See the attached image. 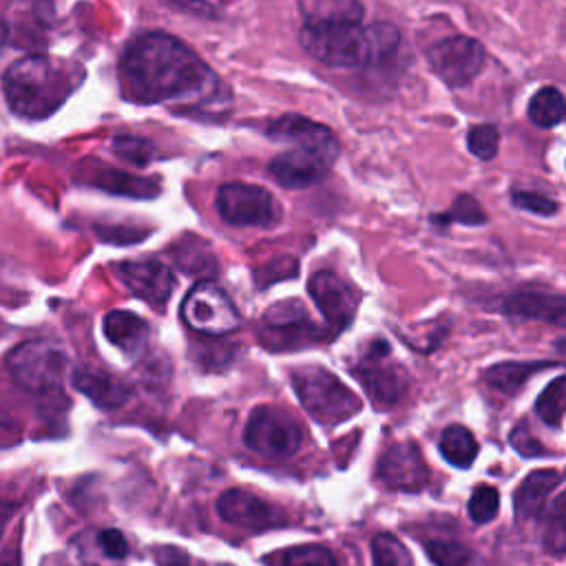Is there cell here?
I'll use <instances>...</instances> for the list:
<instances>
[{
    "label": "cell",
    "mask_w": 566,
    "mask_h": 566,
    "mask_svg": "<svg viewBox=\"0 0 566 566\" xmlns=\"http://www.w3.org/2000/svg\"><path fill=\"white\" fill-rule=\"evenodd\" d=\"M122 97L135 104H214L221 91L214 71L181 40L150 31L135 38L119 60Z\"/></svg>",
    "instance_id": "1"
},
{
    "label": "cell",
    "mask_w": 566,
    "mask_h": 566,
    "mask_svg": "<svg viewBox=\"0 0 566 566\" xmlns=\"http://www.w3.org/2000/svg\"><path fill=\"white\" fill-rule=\"evenodd\" d=\"M82 69L49 55H27L2 73L9 108L29 119L53 115L80 86Z\"/></svg>",
    "instance_id": "2"
},
{
    "label": "cell",
    "mask_w": 566,
    "mask_h": 566,
    "mask_svg": "<svg viewBox=\"0 0 566 566\" xmlns=\"http://www.w3.org/2000/svg\"><path fill=\"white\" fill-rule=\"evenodd\" d=\"M301 46L318 62L338 69H360L389 60L400 42L394 24H303Z\"/></svg>",
    "instance_id": "3"
},
{
    "label": "cell",
    "mask_w": 566,
    "mask_h": 566,
    "mask_svg": "<svg viewBox=\"0 0 566 566\" xmlns=\"http://www.w3.org/2000/svg\"><path fill=\"white\" fill-rule=\"evenodd\" d=\"M290 380L303 409L325 427L340 424L360 411L358 396L325 367H298L290 374Z\"/></svg>",
    "instance_id": "4"
},
{
    "label": "cell",
    "mask_w": 566,
    "mask_h": 566,
    "mask_svg": "<svg viewBox=\"0 0 566 566\" xmlns=\"http://www.w3.org/2000/svg\"><path fill=\"white\" fill-rule=\"evenodd\" d=\"M66 354L51 340H24L7 356V369L15 385L38 398H53L62 394L66 374Z\"/></svg>",
    "instance_id": "5"
},
{
    "label": "cell",
    "mask_w": 566,
    "mask_h": 566,
    "mask_svg": "<svg viewBox=\"0 0 566 566\" xmlns=\"http://www.w3.org/2000/svg\"><path fill=\"white\" fill-rule=\"evenodd\" d=\"M327 334L312 321L305 305L296 298L274 303L261 316L256 338L272 352H290L314 345Z\"/></svg>",
    "instance_id": "6"
},
{
    "label": "cell",
    "mask_w": 566,
    "mask_h": 566,
    "mask_svg": "<svg viewBox=\"0 0 566 566\" xmlns=\"http://www.w3.org/2000/svg\"><path fill=\"white\" fill-rule=\"evenodd\" d=\"M352 374L358 378L378 409H387L400 402L409 387L405 367L391 358L389 345L380 338L367 345L356 365H352Z\"/></svg>",
    "instance_id": "7"
},
{
    "label": "cell",
    "mask_w": 566,
    "mask_h": 566,
    "mask_svg": "<svg viewBox=\"0 0 566 566\" xmlns=\"http://www.w3.org/2000/svg\"><path fill=\"white\" fill-rule=\"evenodd\" d=\"M184 323L203 336H226L241 327V314L212 281H199L181 301Z\"/></svg>",
    "instance_id": "8"
},
{
    "label": "cell",
    "mask_w": 566,
    "mask_h": 566,
    "mask_svg": "<svg viewBox=\"0 0 566 566\" xmlns=\"http://www.w3.org/2000/svg\"><path fill=\"white\" fill-rule=\"evenodd\" d=\"M243 442L268 458H287L301 449L303 431L298 422L274 405H259L248 416Z\"/></svg>",
    "instance_id": "9"
},
{
    "label": "cell",
    "mask_w": 566,
    "mask_h": 566,
    "mask_svg": "<svg viewBox=\"0 0 566 566\" xmlns=\"http://www.w3.org/2000/svg\"><path fill=\"white\" fill-rule=\"evenodd\" d=\"M217 212L230 226H274L281 219V208L274 195L256 184L230 181L217 190Z\"/></svg>",
    "instance_id": "10"
},
{
    "label": "cell",
    "mask_w": 566,
    "mask_h": 566,
    "mask_svg": "<svg viewBox=\"0 0 566 566\" xmlns=\"http://www.w3.org/2000/svg\"><path fill=\"white\" fill-rule=\"evenodd\" d=\"M338 157V144L327 146H305L294 144L287 150L279 153L268 170L285 188H307L327 177L332 164Z\"/></svg>",
    "instance_id": "11"
},
{
    "label": "cell",
    "mask_w": 566,
    "mask_h": 566,
    "mask_svg": "<svg viewBox=\"0 0 566 566\" xmlns=\"http://www.w3.org/2000/svg\"><path fill=\"white\" fill-rule=\"evenodd\" d=\"M431 71L449 86H467L484 66V46L469 35H449L427 49Z\"/></svg>",
    "instance_id": "12"
},
{
    "label": "cell",
    "mask_w": 566,
    "mask_h": 566,
    "mask_svg": "<svg viewBox=\"0 0 566 566\" xmlns=\"http://www.w3.org/2000/svg\"><path fill=\"white\" fill-rule=\"evenodd\" d=\"M307 292L323 314L329 334L343 332L356 316L360 292L345 281L340 274L329 270H318L307 281Z\"/></svg>",
    "instance_id": "13"
},
{
    "label": "cell",
    "mask_w": 566,
    "mask_h": 566,
    "mask_svg": "<svg viewBox=\"0 0 566 566\" xmlns=\"http://www.w3.org/2000/svg\"><path fill=\"white\" fill-rule=\"evenodd\" d=\"M119 281L142 301H146L150 307L164 312L172 290H175V274L172 268L164 261L150 256V259H137V261H124L117 268Z\"/></svg>",
    "instance_id": "14"
},
{
    "label": "cell",
    "mask_w": 566,
    "mask_h": 566,
    "mask_svg": "<svg viewBox=\"0 0 566 566\" xmlns=\"http://www.w3.org/2000/svg\"><path fill=\"white\" fill-rule=\"evenodd\" d=\"M217 513L228 524L245 531H268L287 522L281 509L243 489H230L221 493L217 500Z\"/></svg>",
    "instance_id": "15"
},
{
    "label": "cell",
    "mask_w": 566,
    "mask_h": 566,
    "mask_svg": "<svg viewBox=\"0 0 566 566\" xmlns=\"http://www.w3.org/2000/svg\"><path fill=\"white\" fill-rule=\"evenodd\" d=\"M378 480L396 491H420L429 482V467L413 442H396L378 460Z\"/></svg>",
    "instance_id": "16"
},
{
    "label": "cell",
    "mask_w": 566,
    "mask_h": 566,
    "mask_svg": "<svg viewBox=\"0 0 566 566\" xmlns=\"http://www.w3.org/2000/svg\"><path fill=\"white\" fill-rule=\"evenodd\" d=\"M502 312L513 318L544 321L562 327L566 318V298L544 290H515L504 296Z\"/></svg>",
    "instance_id": "17"
},
{
    "label": "cell",
    "mask_w": 566,
    "mask_h": 566,
    "mask_svg": "<svg viewBox=\"0 0 566 566\" xmlns=\"http://www.w3.org/2000/svg\"><path fill=\"white\" fill-rule=\"evenodd\" d=\"M168 254L172 256L177 270L188 276L210 281L219 272V259L203 237L184 234L170 243Z\"/></svg>",
    "instance_id": "18"
},
{
    "label": "cell",
    "mask_w": 566,
    "mask_h": 566,
    "mask_svg": "<svg viewBox=\"0 0 566 566\" xmlns=\"http://www.w3.org/2000/svg\"><path fill=\"white\" fill-rule=\"evenodd\" d=\"M93 168H84L86 181L93 184L95 188H102L113 195H124V197H135V199H150L159 195V184L157 179H144L124 170H115L104 164L88 161Z\"/></svg>",
    "instance_id": "19"
},
{
    "label": "cell",
    "mask_w": 566,
    "mask_h": 566,
    "mask_svg": "<svg viewBox=\"0 0 566 566\" xmlns=\"http://www.w3.org/2000/svg\"><path fill=\"white\" fill-rule=\"evenodd\" d=\"M71 382L99 409H117L130 398L128 385L106 371L75 369Z\"/></svg>",
    "instance_id": "20"
},
{
    "label": "cell",
    "mask_w": 566,
    "mask_h": 566,
    "mask_svg": "<svg viewBox=\"0 0 566 566\" xmlns=\"http://www.w3.org/2000/svg\"><path fill=\"white\" fill-rule=\"evenodd\" d=\"M265 135L279 144H316V146H325V144H336L338 139L334 137L332 128H327L325 124H318L310 117L296 115V113H287L281 115L279 119L270 122L265 128Z\"/></svg>",
    "instance_id": "21"
},
{
    "label": "cell",
    "mask_w": 566,
    "mask_h": 566,
    "mask_svg": "<svg viewBox=\"0 0 566 566\" xmlns=\"http://www.w3.org/2000/svg\"><path fill=\"white\" fill-rule=\"evenodd\" d=\"M148 323L128 310H111L104 316V336L126 356L142 354L148 343Z\"/></svg>",
    "instance_id": "22"
},
{
    "label": "cell",
    "mask_w": 566,
    "mask_h": 566,
    "mask_svg": "<svg viewBox=\"0 0 566 566\" xmlns=\"http://www.w3.org/2000/svg\"><path fill=\"white\" fill-rule=\"evenodd\" d=\"M562 484V473L555 469L531 471L513 495V509L520 520H528L542 511L548 495Z\"/></svg>",
    "instance_id": "23"
},
{
    "label": "cell",
    "mask_w": 566,
    "mask_h": 566,
    "mask_svg": "<svg viewBox=\"0 0 566 566\" xmlns=\"http://www.w3.org/2000/svg\"><path fill=\"white\" fill-rule=\"evenodd\" d=\"M303 24H360L365 7L360 0H298Z\"/></svg>",
    "instance_id": "24"
},
{
    "label": "cell",
    "mask_w": 566,
    "mask_h": 566,
    "mask_svg": "<svg viewBox=\"0 0 566 566\" xmlns=\"http://www.w3.org/2000/svg\"><path fill=\"white\" fill-rule=\"evenodd\" d=\"M551 360H535V363H497L484 371V382L502 394H517L528 378L539 374L546 367H553Z\"/></svg>",
    "instance_id": "25"
},
{
    "label": "cell",
    "mask_w": 566,
    "mask_h": 566,
    "mask_svg": "<svg viewBox=\"0 0 566 566\" xmlns=\"http://www.w3.org/2000/svg\"><path fill=\"white\" fill-rule=\"evenodd\" d=\"M265 566H338L334 553L321 544H301L263 555Z\"/></svg>",
    "instance_id": "26"
},
{
    "label": "cell",
    "mask_w": 566,
    "mask_h": 566,
    "mask_svg": "<svg viewBox=\"0 0 566 566\" xmlns=\"http://www.w3.org/2000/svg\"><path fill=\"white\" fill-rule=\"evenodd\" d=\"M440 453L449 464L467 469L478 455V442L469 429H464L462 424H451L440 436Z\"/></svg>",
    "instance_id": "27"
},
{
    "label": "cell",
    "mask_w": 566,
    "mask_h": 566,
    "mask_svg": "<svg viewBox=\"0 0 566 566\" xmlns=\"http://www.w3.org/2000/svg\"><path fill=\"white\" fill-rule=\"evenodd\" d=\"M528 119L539 128H553L564 119V95L555 86L539 88L526 108Z\"/></svg>",
    "instance_id": "28"
},
{
    "label": "cell",
    "mask_w": 566,
    "mask_h": 566,
    "mask_svg": "<svg viewBox=\"0 0 566 566\" xmlns=\"http://www.w3.org/2000/svg\"><path fill=\"white\" fill-rule=\"evenodd\" d=\"M564 409H566V378L557 376L553 382H548V387L539 394L537 402H535V411L537 416L551 424V427H562L564 420Z\"/></svg>",
    "instance_id": "29"
},
{
    "label": "cell",
    "mask_w": 566,
    "mask_h": 566,
    "mask_svg": "<svg viewBox=\"0 0 566 566\" xmlns=\"http://www.w3.org/2000/svg\"><path fill=\"white\" fill-rule=\"evenodd\" d=\"M433 223L438 226H449V223H464V226H482L486 223V212L482 210L480 201H475L471 195H460L451 208L442 214L431 217Z\"/></svg>",
    "instance_id": "30"
},
{
    "label": "cell",
    "mask_w": 566,
    "mask_h": 566,
    "mask_svg": "<svg viewBox=\"0 0 566 566\" xmlns=\"http://www.w3.org/2000/svg\"><path fill=\"white\" fill-rule=\"evenodd\" d=\"M371 564L374 566H413V559L398 537L389 533H380L371 539Z\"/></svg>",
    "instance_id": "31"
},
{
    "label": "cell",
    "mask_w": 566,
    "mask_h": 566,
    "mask_svg": "<svg viewBox=\"0 0 566 566\" xmlns=\"http://www.w3.org/2000/svg\"><path fill=\"white\" fill-rule=\"evenodd\" d=\"M427 555L436 566H473L475 555L460 542L431 539L427 542Z\"/></svg>",
    "instance_id": "32"
},
{
    "label": "cell",
    "mask_w": 566,
    "mask_h": 566,
    "mask_svg": "<svg viewBox=\"0 0 566 566\" xmlns=\"http://www.w3.org/2000/svg\"><path fill=\"white\" fill-rule=\"evenodd\" d=\"M113 153L124 159L126 164H133L137 168L148 166L155 157V146L146 137L137 135H117L113 139Z\"/></svg>",
    "instance_id": "33"
},
{
    "label": "cell",
    "mask_w": 566,
    "mask_h": 566,
    "mask_svg": "<svg viewBox=\"0 0 566 566\" xmlns=\"http://www.w3.org/2000/svg\"><path fill=\"white\" fill-rule=\"evenodd\" d=\"M544 546L562 555L566 548V509H564V493H557L551 509H548V520H546V531H544Z\"/></svg>",
    "instance_id": "34"
},
{
    "label": "cell",
    "mask_w": 566,
    "mask_h": 566,
    "mask_svg": "<svg viewBox=\"0 0 566 566\" xmlns=\"http://www.w3.org/2000/svg\"><path fill=\"white\" fill-rule=\"evenodd\" d=\"M500 506V493L491 484H478L469 497V517L475 524H486L497 515Z\"/></svg>",
    "instance_id": "35"
},
{
    "label": "cell",
    "mask_w": 566,
    "mask_h": 566,
    "mask_svg": "<svg viewBox=\"0 0 566 566\" xmlns=\"http://www.w3.org/2000/svg\"><path fill=\"white\" fill-rule=\"evenodd\" d=\"M467 146L478 159H493L500 146V130L493 124H478L467 135Z\"/></svg>",
    "instance_id": "36"
},
{
    "label": "cell",
    "mask_w": 566,
    "mask_h": 566,
    "mask_svg": "<svg viewBox=\"0 0 566 566\" xmlns=\"http://www.w3.org/2000/svg\"><path fill=\"white\" fill-rule=\"evenodd\" d=\"M298 272V263L296 259L292 256H276L268 263H263L261 268L254 270V281L259 287H268L276 281H283V279H294Z\"/></svg>",
    "instance_id": "37"
},
{
    "label": "cell",
    "mask_w": 566,
    "mask_h": 566,
    "mask_svg": "<svg viewBox=\"0 0 566 566\" xmlns=\"http://www.w3.org/2000/svg\"><path fill=\"white\" fill-rule=\"evenodd\" d=\"M511 201H513V206H517L526 212L539 214V217H553L559 210V203L555 199H551L542 192H535V190H513Z\"/></svg>",
    "instance_id": "38"
},
{
    "label": "cell",
    "mask_w": 566,
    "mask_h": 566,
    "mask_svg": "<svg viewBox=\"0 0 566 566\" xmlns=\"http://www.w3.org/2000/svg\"><path fill=\"white\" fill-rule=\"evenodd\" d=\"M509 442H511V447H513L520 455H524V458H537V455H544V453H546V449H544V447L539 444V440L528 431L526 424L515 427V429L511 431V436H509Z\"/></svg>",
    "instance_id": "39"
},
{
    "label": "cell",
    "mask_w": 566,
    "mask_h": 566,
    "mask_svg": "<svg viewBox=\"0 0 566 566\" xmlns=\"http://www.w3.org/2000/svg\"><path fill=\"white\" fill-rule=\"evenodd\" d=\"M97 544L111 559H124L128 555V542L117 528H104L97 533Z\"/></svg>",
    "instance_id": "40"
},
{
    "label": "cell",
    "mask_w": 566,
    "mask_h": 566,
    "mask_svg": "<svg viewBox=\"0 0 566 566\" xmlns=\"http://www.w3.org/2000/svg\"><path fill=\"white\" fill-rule=\"evenodd\" d=\"M20 438V429L13 416H9L4 409H0V449L15 444Z\"/></svg>",
    "instance_id": "41"
},
{
    "label": "cell",
    "mask_w": 566,
    "mask_h": 566,
    "mask_svg": "<svg viewBox=\"0 0 566 566\" xmlns=\"http://www.w3.org/2000/svg\"><path fill=\"white\" fill-rule=\"evenodd\" d=\"M153 555L161 566H188V555L175 546H161Z\"/></svg>",
    "instance_id": "42"
},
{
    "label": "cell",
    "mask_w": 566,
    "mask_h": 566,
    "mask_svg": "<svg viewBox=\"0 0 566 566\" xmlns=\"http://www.w3.org/2000/svg\"><path fill=\"white\" fill-rule=\"evenodd\" d=\"M99 234L104 241H113V243H133V241H139L144 237V232L139 230H126V228H99Z\"/></svg>",
    "instance_id": "43"
},
{
    "label": "cell",
    "mask_w": 566,
    "mask_h": 566,
    "mask_svg": "<svg viewBox=\"0 0 566 566\" xmlns=\"http://www.w3.org/2000/svg\"><path fill=\"white\" fill-rule=\"evenodd\" d=\"M168 2L179 7L181 11L206 15V18H212V13H214V7L210 0H168Z\"/></svg>",
    "instance_id": "44"
},
{
    "label": "cell",
    "mask_w": 566,
    "mask_h": 566,
    "mask_svg": "<svg viewBox=\"0 0 566 566\" xmlns=\"http://www.w3.org/2000/svg\"><path fill=\"white\" fill-rule=\"evenodd\" d=\"M0 566H20V559H18V553L13 551L11 555L7 553V555H2L0 557Z\"/></svg>",
    "instance_id": "45"
}]
</instances>
